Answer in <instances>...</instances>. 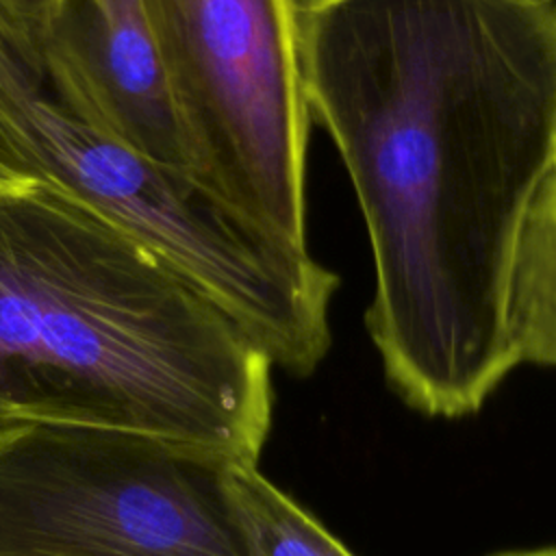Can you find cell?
Wrapping results in <instances>:
<instances>
[{
	"label": "cell",
	"mask_w": 556,
	"mask_h": 556,
	"mask_svg": "<svg viewBox=\"0 0 556 556\" xmlns=\"http://www.w3.org/2000/svg\"><path fill=\"white\" fill-rule=\"evenodd\" d=\"M300 52L367 226L384 378L421 415H476L521 365L510 293L556 159V0H302Z\"/></svg>",
	"instance_id": "6da1fadb"
},
{
	"label": "cell",
	"mask_w": 556,
	"mask_h": 556,
	"mask_svg": "<svg viewBox=\"0 0 556 556\" xmlns=\"http://www.w3.org/2000/svg\"><path fill=\"white\" fill-rule=\"evenodd\" d=\"M271 367L150 245L48 187L0 176V428L132 430L256 465Z\"/></svg>",
	"instance_id": "7a4b0ae2"
},
{
	"label": "cell",
	"mask_w": 556,
	"mask_h": 556,
	"mask_svg": "<svg viewBox=\"0 0 556 556\" xmlns=\"http://www.w3.org/2000/svg\"><path fill=\"white\" fill-rule=\"evenodd\" d=\"M0 176L48 187L150 245L271 365L304 378L326 358L339 276L91 126L54 89L35 39L2 7Z\"/></svg>",
	"instance_id": "3957f363"
},
{
	"label": "cell",
	"mask_w": 556,
	"mask_h": 556,
	"mask_svg": "<svg viewBox=\"0 0 556 556\" xmlns=\"http://www.w3.org/2000/svg\"><path fill=\"white\" fill-rule=\"evenodd\" d=\"M141 4L195 185L256 230L308 250L302 0Z\"/></svg>",
	"instance_id": "277c9868"
},
{
	"label": "cell",
	"mask_w": 556,
	"mask_h": 556,
	"mask_svg": "<svg viewBox=\"0 0 556 556\" xmlns=\"http://www.w3.org/2000/svg\"><path fill=\"white\" fill-rule=\"evenodd\" d=\"M224 467L146 432L0 428V556H245Z\"/></svg>",
	"instance_id": "5b68a950"
},
{
	"label": "cell",
	"mask_w": 556,
	"mask_h": 556,
	"mask_svg": "<svg viewBox=\"0 0 556 556\" xmlns=\"http://www.w3.org/2000/svg\"><path fill=\"white\" fill-rule=\"evenodd\" d=\"M33 39L76 113L146 163L195 185L141 0H59Z\"/></svg>",
	"instance_id": "8992f818"
},
{
	"label": "cell",
	"mask_w": 556,
	"mask_h": 556,
	"mask_svg": "<svg viewBox=\"0 0 556 556\" xmlns=\"http://www.w3.org/2000/svg\"><path fill=\"white\" fill-rule=\"evenodd\" d=\"M510 326L521 365L556 367V159L521 235L513 274Z\"/></svg>",
	"instance_id": "52a82bcc"
},
{
	"label": "cell",
	"mask_w": 556,
	"mask_h": 556,
	"mask_svg": "<svg viewBox=\"0 0 556 556\" xmlns=\"http://www.w3.org/2000/svg\"><path fill=\"white\" fill-rule=\"evenodd\" d=\"M222 486L245 556H354L256 465H226Z\"/></svg>",
	"instance_id": "ba28073f"
},
{
	"label": "cell",
	"mask_w": 556,
	"mask_h": 556,
	"mask_svg": "<svg viewBox=\"0 0 556 556\" xmlns=\"http://www.w3.org/2000/svg\"><path fill=\"white\" fill-rule=\"evenodd\" d=\"M0 7L15 20L28 35L39 37L52 20L59 0H0Z\"/></svg>",
	"instance_id": "9c48e42d"
},
{
	"label": "cell",
	"mask_w": 556,
	"mask_h": 556,
	"mask_svg": "<svg viewBox=\"0 0 556 556\" xmlns=\"http://www.w3.org/2000/svg\"><path fill=\"white\" fill-rule=\"evenodd\" d=\"M495 556H556V547H543V549H523V552H506Z\"/></svg>",
	"instance_id": "30bf717a"
}]
</instances>
